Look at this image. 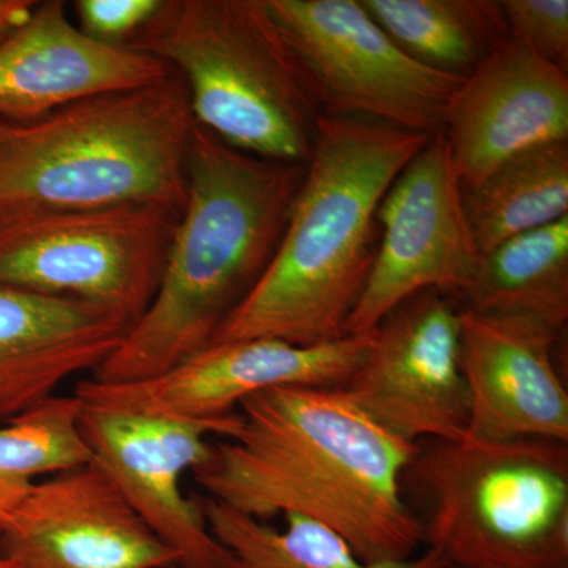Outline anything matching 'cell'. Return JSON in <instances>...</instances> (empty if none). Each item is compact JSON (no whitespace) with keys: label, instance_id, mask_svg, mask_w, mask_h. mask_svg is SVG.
Wrapping results in <instances>:
<instances>
[{"label":"cell","instance_id":"obj_1","mask_svg":"<svg viewBox=\"0 0 568 568\" xmlns=\"http://www.w3.org/2000/svg\"><path fill=\"white\" fill-rule=\"evenodd\" d=\"M233 437L193 470L211 499L261 521L298 515L345 538L366 562L424 547L403 476L417 444L377 425L343 387H276L239 406Z\"/></svg>","mask_w":568,"mask_h":568},{"label":"cell","instance_id":"obj_2","mask_svg":"<svg viewBox=\"0 0 568 568\" xmlns=\"http://www.w3.org/2000/svg\"><path fill=\"white\" fill-rule=\"evenodd\" d=\"M304 164L261 159L194 125L186 204L151 306L89 379H152L207 349L263 278L282 242Z\"/></svg>","mask_w":568,"mask_h":568},{"label":"cell","instance_id":"obj_3","mask_svg":"<svg viewBox=\"0 0 568 568\" xmlns=\"http://www.w3.org/2000/svg\"><path fill=\"white\" fill-rule=\"evenodd\" d=\"M429 140L368 119L321 115L274 260L212 345L275 338L316 346L345 338L375 264L377 209Z\"/></svg>","mask_w":568,"mask_h":568},{"label":"cell","instance_id":"obj_4","mask_svg":"<svg viewBox=\"0 0 568 568\" xmlns=\"http://www.w3.org/2000/svg\"><path fill=\"white\" fill-rule=\"evenodd\" d=\"M194 125L174 70L37 121L0 118V223L129 204L182 215Z\"/></svg>","mask_w":568,"mask_h":568},{"label":"cell","instance_id":"obj_5","mask_svg":"<svg viewBox=\"0 0 568 568\" xmlns=\"http://www.w3.org/2000/svg\"><path fill=\"white\" fill-rule=\"evenodd\" d=\"M123 47L170 65L194 122L231 148L308 163L323 110L265 0H163Z\"/></svg>","mask_w":568,"mask_h":568},{"label":"cell","instance_id":"obj_6","mask_svg":"<svg viewBox=\"0 0 568 568\" xmlns=\"http://www.w3.org/2000/svg\"><path fill=\"white\" fill-rule=\"evenodd\" d=\"M567 444L467 435L418 443L403 487L425 549L448 566L568 568Z\"/></svg>","mask_w":568,"mask_h":568},{"label":"cell","instance_id":"obj_7","mask_svg":"<svg viewBox=\"0 0 568 568\" xmlns=\"http://www.w3.org/2000/svg\"><path fill=\"white\" fill-rule=\"evenodd\" d=\"M179 219L129 204L0 223V286L84 302L134 325L162 282Z\"/></svg>","mask_w":568,"mask_h":568},{"label":"cell","instance_id":"obj_8","mask_svg":"<svg viewBox=\"0 0 568 568\" xmlns=\"http://www.w3.org/2000/svg\"><path fill=\"white\" fill-rule=\"evenodd\" d=\"M301 59L323 114L444 136L463 81L406 54L361 0H265Z\"/></svg>","mask_w":568,"mask_h":568},{"label":"cell","instance_id":"obj_9","mask_svg":"<svg viewBox=\"0 0 568 568\" xmlns=\"http://www.w3.org/2000/svg\"><path fill=\"white\" fill-rule=\"evenodd\" d=\"M241 425L148 416L82 403L78 428L91 459L178 556V568H230L231 555L213 537L203 499L183 493L182 478L211 457L209 436L230 439Z\"/></svg>","mask_w":568,"mask_h":568},{"label":"cell","instance_id":"obj_10","mask_svg":"<svg viewBox=\"0 0 568 568\" xmlns=\"http://www.w3.org/2000/svg\"><path fill=\"white\" fill-rule=\"evenodd\" d=\"M379 245L347 335L372 332L407 298L459 295L480 260L467 224L450 149L435 136L399 173L377 209Z\"/></svg>","mask_w":568,"mask_h":568},{"label":"cell","instance_id":"obj_11","mask_svg":"<svg viewBox=\"0 0 568 568\" xmlns=\"http://www.w3.org/2000/svg\"><path fill=\"white\" fill-rule=\"evenodd\" d=\"M373 331L316 346L275 338L212 345L163 375L132 384L84 379L74 396L85 405L148 416L219 420L250 396L276 387H345L361 366Z\"/></svg>","mask_w":568,"mask_h":568},{"label":"cell","instance_id":"obj_12","mask_svg":"<svg viewBox=\"0 0 568 568\" xmlns=\"http://www.w3.org/2000/svg\"><path fill=\"white\" fill-rule=\"evenodd\" d=\"M459 334V308L446 295H414L373 328L368 353L343 388L406 443L465 436L469 395Z\"/></svg>","mask_w":568,"mask_h":568},{"label":"cell","instance_id":"obj_13","mask_svg":"<svg viewBox=\"0 0 568 568\" xmlns=\"http://www.w3.org/2000/svg\"><path fill=\"white\" fill-rule=\"evenodd\" d=\"M24 568H178V556L89 459L40 478L0 534Z\"/></svg>","mask_w":568,"mask_h":568},{"label":"cell","instance_id":"obj_14","mask_svg":"<svg viewBox=\"0 0 568 568\" xmlns=\"http://www.w3.org/2000/svg\"><path fill=\"white\" fill-rule=\"evenodd\" d=\"M467 436L568 443V392L556 368L560 332L536 317L459 310Z\"/></svg>","mask_w":568,"mask_h":568},{"label":"cell","instance_id":"obj_15","mask_svg":"<svg viewBox=\"0 0 568 568\" xmlns=\"http://www.w3.org/2000/svg\"><path fill=\"white\" fill-rule=\"evenodd\" d=\"M444 138L463 190L519 153L567 141V71L508 40L459 85Z\"/></svg>","mask_w":568,"mask_h":568},{"label":"cell","instance_id":"obj_16","mask_svg":"<svg viewBox=\"0 0 568 568\" xmlns=\"http://www.w3.org/2000/svg\"><path fill=\"white\" fill-rule=\"evenodd\" d=\"M171 73L153 55L91 39L70 20L63 0H44L0 41V118L37 121L69 104L144 88Z\"/></svg>","mask_w":568,"mask_h":568},{"label":"cell","instance_id":"obj_17","mask_svg":"<svg viewBox=\"0 0 568 568\" xmlns=\"http://www.w3.org/2000/svg\"><path fill=\"white\" fill-rule=\"evenodd\" d=\"M132 325L95 305L0 286V424L54 398L93 373Z\"/></svg>","mask_w":568,"mask_h":568},{"label":"cell","instance_id":"obj_18","mask_svg":"<svg viewBox=\"0 0 568 568\" xmlns=\"http://www.w3.org/2000/svg\"><path fill=\"white\" fill-rule=\"evenodd\" d=\"M459 310L536 317L562 334L568 321V216L480 254Z\"/></svg>","mask_w":568,"mask_h":568},{"label":"cell","instance_id":"obj_19","mask_svg":"<svg viewBox=\"0 0 568 568\" xmlns=\"http://www.w3.org/2000/svg\"><path fill=\"white\" fill-rule=\"evenodd\" d=\"M414 61L467 80L510 40L497 0H361Z\"/></svg>","mask_w":568,"mask_h":568},{"label":"cell","instance_id":"obj_20","mask_svg":"<svg viewBox=\"0 0 568 568\" xmlns=\"http://www.w3.org/2000/svg\"><path fill=\"white\" fill-rule=\"evenodd\" d=\"M463 207L478 252L568 216V141L530 149L500 164L473 189Z\"/></svg>","mask_w":568,"mask_h":568},{"label":"cell","instance_id":"obj_21","mask_svg":"<svg viewBox=\"0 0 568 568\" xmlns=\"http://www.w3.org/2000/svg\"><path fill=\"white\" fill-rule=\"evenodd\" d=\"M211 532L230 551V568H440L443 560L425 549L399 562H366L349 544L313 519L286 515L274 528L219 500L203 499Z\"/></svg>","mask_w":568,"mask_h":568},{"label":"cell","instance_id":"obj_22","mask_svg":"<svg viewBox=\"0 0 568 568\" xmlns=\"http://www.w3.org/2000/svg\"><path fill=\"white\" fill-rule=\"evenodd\" d=\"M81 407L74 395L54 396L0 426V534L40 477L91 459L78 428Z\"/></svg>","mask_w":568,"mask_h":568},{"label":"cell","instance_id":"obj_23","mask_svg":"<svg viewBox=\"0 0 568 568\" xmlns=\"http://www.w3.org/2000/svg\"><path fill=\"white\" fill-rule=\"evenodd\" d=\"M510 40L517 41L541 61L567 71V0H504Z\"/></svg>","mask_w":568,"mask_h":568},{"label":"cell","instance_id":"obj_24","mask_svg":"<svg viewBox=\"0 0 568 568\" xmlns=\"http://www.w3.org/2000/svg\"><path fill=\"white\" fill-rule=\"evenodd\" d=\"M163 0H77L78 28L102 43L123 44L162 9Z\"/></svg>","mask_w":568,"mask_h":568},{"label":"cell","instance_id":"obj_25","mask_svg":"<svg viewBox=\"0 0 568 568\" xmlns=\"http://www.w3.org/2000/svg\"><path fill=\"white\" fill-rule=\"evenodd\" d=\"M37 0H0V41L31 17Z\"/></svg>","mask_w":568,"mask_h":568},{"label":"cell","instance_id":"obj_26","mask_svg":"<svg viewBox=\"0 0 568 568\" xmlns=\"http://www.w3.org/2000/svg\"><path fill=\"white\" fill-rule=\"evenodd\" d=\"M0 568H24L20 564L14 562L13 559L7 558V556L0 555Z\"/></svg>","mask_w":568,"mask_h":568},{"label":"cell","instance_id":"obj_27","mask_svg":"<svg viewBox=\"0 0 568 568\" xmlns=\"http://www.w3.org/2000/svg\"><path fill=\"white\" fill-rule=\"evenodd\" d=\"M440 568H481V567L448 566V564H444V566Z\"/></svg>","mask_w":568,"mask_h":568}]
</instances>
